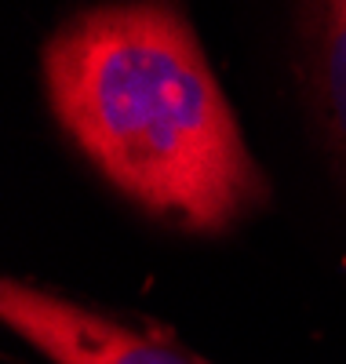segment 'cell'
<instances>
[{"instance_id":"obj_1","label":"cell","mask_w":346,"mask_h":364,"mask_svg":"<svg viewBox=\"0 0 346 364\" xmlns=\"http://www.w3.org/2000/svg\"><path fill=\"white\" fill-rule=\"evenodd\" d=\"M44 91L88 164L153 219L219 233L266 200L237 117L172 0L73 15L44 48Z\"/></svg>"},{"instance_id":"obj_3","label":"cell","mask_w":346,"mask_h":364,"mask_svg":"<svg viewBox=\"0 0 346 364\" xmlns=\"http://www.w3.org/2000/svg\"><path fill=\"white\" fill-rule=\"evenodd\" d=\"M299 63L313 117L346 171V0H299Z\"/></svg>"},{"instance_id":"obj_2","label":"cell","mask_w":346,"mask_h":364,"mask_svg":"<svg viewBox=\"0 0 346 364\" xmlns=\"http://www.w3.org/2000/svg\"><path fill=\"white\" fill-rule=\"evenodd\" d=\"M0 317L51 364H208L164 336H146L19 281L0 284Z\"/></svg>"}]
</instances>
